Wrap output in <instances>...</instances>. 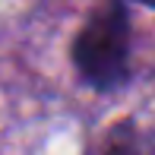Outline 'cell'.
<instances>
[{
    "instance_id": "2",
    "label": "cell",
    "mask_w": 155,
    "mask_h": 155,
    "mask_svg": "<svg viewBox=\"0 0 155 155\" xmlns=\"http://www.w3.org/2000/svg\"><path fill=\"white\" fill-rule=\"evenodd\" d=\"M95 155H146V149L139 146L136 130H130L127 124H120V127H114V130L104 136V143L98 146Z\"/></svg>"
},
{
    "instance_id": "1",
    "label": "cell",
    "mask_w": 155,
    "mask_h": 155,
    "mask_svg": "<svg viewBox=\"0 0 155 155\" xmlns=\"http://www.w3.org/2000/svg\"><path fill=\"white\" fill-rule=\"evenodd\" d=\"M73 63L95 89H117L130 73V13L120 0H104L73 41Z\"/></svg>"
},
{
    "instance_id": "3",
    "label": "cell",
    "mask_w": 155,
    "mask_h": 155,
    "mask_svg": "<svg viewBox=\"0 0 155 155\" xmlns=\"http://www.w3.org/2000/svg\"><path fill=\"white\" fill-rule=\"evenodd\" d=\"M139 3H146V6H155V0H139Z\"/></svg>"
}]
</instances>
